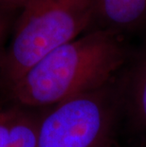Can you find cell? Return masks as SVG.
Instances as JSON below:
<instances>
[{
  "instance_id": "6da1fadb",
  "label": "cell",
  "mask_w": 146,
  "mask_h": 147,
  "mask_svg": "<svg viewBox=\"0 0 146 147\" xmlns=\"http://www.w3.org/2000/svg\"><path fill=\"white\" fill-rule=\"evenodd\" d=\"M126 59L119 33L95 29L43 58L11 87V94L23 106L50 107L112 82Z\"/></svg>"
},
{
  "instance_id": "7a4b0ae2",
  "label": "cell",
  "mask_w": 146,
  "mask_h": 147,
  "mask_svg": "<svg viewBox=\"0 0 146 147\" xmlns=\"http://www.w3.org/2000/svg\"><path fill=\"white\" fill-rule=\"evenodd\" d=\"M97 1L30 0L0 59V75L9 89L46 55L86 32L96 17Z\"/></svg>"
},
{
  "instance_id": "3957f363",
  "label": "cell",
  "mask_w": 146,
  "mask_h": 147,
  "mask_svg": "<svg viewBox=\"0 0 146 147\" xmlns=\"http://www.w3.org/2000/svg\"><path fill=\"white\" fill-rule=\"evenodd\" d=\"M122 119L116 79L50 106L40 116L38 147H110Z\"/></svg>"
},
{
  "instance_id": "277c9868",
  "label": "cell",
  "mask_w": 146,
  "mask_h": 147,
  "mask_svg": "<svg viewBox=\"0 0 146 147\" xmlns=\"http://www.w3.org/2000/svg\"><path fill=\"white\" fill-rule=\"evenodd\" d=\"M122 118L146 137V53L122 79L116 80Z\"/></svg>"
},
{
  "instance_id": "5b68a950",
  "label": "cell",
  "mask_w": 146,
  "mask_h": 147,
  "mask_svg": "<svg viewBox=\"0 0 146 147\" xmlns=\"http://www.w3.org/2000/svg\"><path fill=\"white\" fill-rule=\"evenodd\" d=\"M102 12L109 24L106 30L119 33L120 29H130L142 20L146 12V0H102Z\"/></svg>"
},
{
  "instance_id": "8992f818",
  "label": "cell",
  "mask_w": 146,
  "mask_h": 147,
  "mask_svg": "<svg viewBox=\"0 0 146 147\" xmlns=\"http://www.w3.org/2000/svg\"><path fill=\"white\" fill-rule=\"evenodd\" d=\"M40 116L15 110L8 147H38Z\"/></svg>"
},
{
  "instance_id": "52a82bcc",
  "label": "cell",
  "mask_w": 146,
  "mask_h": 147,
  "mask_svg": "<svg viewBox=\"0 0 146 147\" xmlns=\"http://www.w3.org/2000/svg\"><path fill=\"white\" fill-rule=\"evenodd\" d=\"M15 110L0 112V147H8Z\"/></svg>"
},
{
  "instance_id": "ba28073f",
  "label": "cell",
  "mask_w": 146,
  "mask_h": 147,
  "mask_svg": "<svg viewBox=\"0 0 146 147\" xmlns=\"http://www.w3.org/2000/svg\"><path fill=\"white\" fill-rule=\"evenodd\" d=\"M30 0H0V10H12V9H22Z\"/></svg>"
},
{
  "instance_id": "9c48e42d",
  "label": "cell",
  "mask_w": 146,
  "mask_h": 147,
  "mask_svg": "<svg viewBox=\"0 0 146 147\" xmlns=\"http://www.w3.org/2000/svg\"><path fill=\"white\" fill-rule=\"evenodd\" d=\"M9 19H8V15L6 14L5 11L0 10V44L3 41L6 32L8 30L9 26Z\"/></svg>"
}]
</instances>
